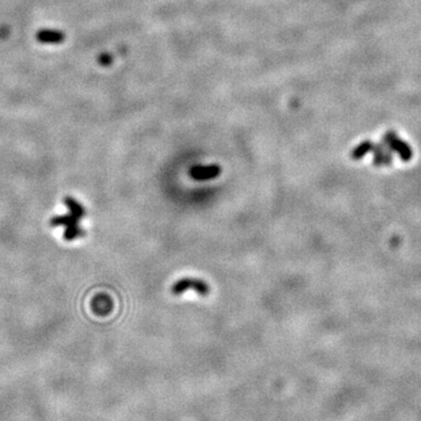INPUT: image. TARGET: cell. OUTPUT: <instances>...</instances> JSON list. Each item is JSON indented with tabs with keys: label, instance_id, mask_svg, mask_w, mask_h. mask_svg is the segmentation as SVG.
<instances>
[{
	"label": "cell",
	"instance_id": "1",
	"mask_svg": "<svg viewBox=\"0 0 421 421\" xmlns=\"http://www.w3.org/2000/svg\"><path fill=\"white\" fill-rule=\"evenodd\" d=\"M189 290L196 291L200 296H207L210 294V286L201 278L184 277L177 281L172 287V293L175 295H183Z\"/></svg>",
	"mask_w": 421,
	"mask_h": 421
},
{
	"label": "cell",
	"instance_id": "2",
	"mask_svg": "<svg viewBox=\"0 0 421 421\" xmlns=\"http://www.w3.org/2000/svg\"><path fill=\"white\" fill-rule=\"evenodd\" d=\"M384 141L392 151H394L399 155V157L401 158V161L408 162L409 159L412 158V156H413L412 149L409 148L408 144L401 141V139H400L393 131L386 132L384 136Z\"/></svg>",
	"mask_w": 421,
	"mask_h": 421
},
{
	"label": "cell",
	"instance_id": "3",
	"mask_svg": "<svg viewBox=\"0 0 421 421\" xmlns=\"http://www.w3.org/2000/svg\"><path fill=\"white\" fill-rule=\"evenodd\" d=\"M221 173V168L217 164L211 165H197L191 169L190 175L194 180L205 182V180H212Z\"/></svg>",
	"mask_w": 421,
	"mask_h": 421
},
{
	"label": "cell",
	"instance_id": "4",
	"mask_svg": "<svg viewBox=\"0 0 421 421\" xmlns=\"http://www.w3.org/2000/svg\"><path fill=\"white\" fill-rule=\"evenodd\" d=\"M391 149L388 148V145L385 143V141L382 139L381 143L379 144H373V148H372V152H373V164L377 166L380 165H389L392 163V156H391Z\"/></svg>",
	"mask_w": 421,
	"mask_h": 421
},
{
	"label": "cell",
	"instance_id": "5",
	"mask_svg": "<svg viewBox=\"0 0 421 421\" xmlns=\"http://www.w3.org/2000/svg\"><path fill=\"white\" fill-rule=\"evenodd\" d=\"M36 38L40 44L45 45H59L65 41V34L58 30H40L37 33Z\"/></svg>",
	"mask_w": 421,
	"mask_h": 421
},
{
	"label": "cell",
	"instance_id": "6",
	"mask_svg": "<svg viewBox=\"0 0 421 421\" xmlns=\"http://www.w3.org/2000/svg\"><path fill=\"white\" fill-rule=\"evenodd\" d=\"M93 310L99 315H107L109 314L113 309V302L110 297L107 295H99L93 301Z\"/></svg>",
	"mask_w": 421,
	"mask_h": 421
},
{
	"label": "cell",
	"instance_id": "7",
	"mask_svg": "<svg viewBox=\"0 0 421 421\" xmlns=\"http://www.w3.org/2000/svg\"><path fill=\"white\" fill-rule=\"evenodd\" d=\"M64 204H65V206L68 208L69 213L73 214V215H74V217L78 218L79 220H81V219H83V218L86 217L87 211H86L85 206L80 204L79 201L76 200V199H74V198H73V197H71V196L65 197L64 198Z\"/></svg>",
	"mask_w": 421,
	"mask_h": 421
},
{
	"label": "cell",
	"instance_id": "8",
	"mask_svg": "<svg viewBox=\"0 0 421 421\" xmlns=\"http://www.w3.org/2000/svg\"><path fill=\"white\" fill-rule=\"evenodd\" d=\"M80 220L71 213L61 214V215H54L50 220V225L52 227H68V226L79 224Z\"/></svg>",
	"mask_w": 421,
	"mask_h": 421
},
{
	"label": "cell",
	"instance_id": "9",
	"mask_svg": "<svg viewBox=\"0 0 421 421\" xmlns=\"http://www.w3.org/2000/svg\"><path fill=\"white\" fill-rule=\"evenodd\" d=\"M372 148H373V143H372L371 141H364L361 142V143L356 147L351 152V157H352L354 161H359L364 157L365 155H367L368 152L372 151Z\"/></svg>",
	"mask_w": 421,
	"mask_h": 421
},
{
	"label": "cell",
	"instance_id": "10",
	"mask_svg": "<svg viewBox=\"0 0 421 421\" xmlns=\"http://www.w3.org/2000/svg\"><path fill=\"white\" fill-rule=\"evenodd\" d=\"M86 235V231L80 227L79 224L68 226V227L65 228L64 232V239L66 241H74L76 239L82 238V236Z\"/></svg>",
	"mask_w": 421,
	"mask_h": 421
},
{
	"label": "cell",
	"instance_id": "11",
	"mask_svg": "<svg viewBox=\"0 0 421 421\" xmlns=\"http://www.w3.org/2000/svg\"><path fill=\"white\" fill-rule=\"evenodd\" d=\"M111 61H113V59H111L110 55H108V54H102L100 57V62L103 66H109L111 64Z\"/></svg>",
	"mask_w": 421,
	"mask_h": 421
}]
</instances>
